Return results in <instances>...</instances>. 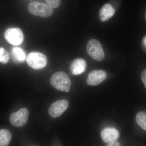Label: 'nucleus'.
I'll return each instance as SVG.
<instances>
[{
  "instance_id": "nucleus-1",
  "label": "nucleus",
  "mask_w": 146,
  "mask_h": 146,
  "mask_svg": "<svg viewBox=\"0 0 146 146\" xmlns=\"http://www.w3.org/2000/svg\"><path fill=\"white\" fill-rule=\"evenodd\" d=\"M51 84L55 89L62 92H69L70 88V79L63 72L54 73L50 78Z\"/></svg>"
},
{
  "instance_id": "nucleus-2",
  "label": "nucleus",
  "mask_w": 146,
  "mask_h": 146,
  "mask_svg": "<svg viewBox=\"0 0 146 146\" xmlns=\"http://www.w3.org/2000/svg\"><path fill=\"white\" fill-rule=\"evenodd\" d=\"M27 8L31 14L43 18L49 17L53 13L52 7L48 5L40 2H32L29 3Z\"/></svg>"
},
{
  "instance_id": "nucleus-3",
  "label": "nucleus",
  "mask_w": 146,
  "mask_h": 146,
  "mask_svg": "<svg viewBox=\"0 0 146 146\" xmlns=\"http://www.w3.org/2000/svg\"><path fill=\"white\" fill-rule=\"evenodd\" d=\"M27 63L31 68L35 70H39L46 66L48 60L44 54L39 52H32L27 56Z\"/></svg>"
},
{
  "instance_id": "nucleus-4",
  "label": "nucleus",
  "mask_w": 146,
  "mask_h": 146,
  "mask_svg": "<svg viewBox=\"0 0 146 146\" xmlns=\"http://www.w3.org/2000/svg\"><path fill=\"white\" fill-rule=\"evenodd\" d=\"M86 50L89 56L96 61H101L104 58V52L101 44L96 39L89 40L86 44Z\"/></svg>"
},
{
  "instance_id": "nucleus-5",
  "label": "nucleus",
  "mask_w": 146,
  "mask_h": 146,
  "mask_svg": "<svg viewBox=\"0 0 146 146\" xmlns=\"http://www.w3.org/2000/svg\"><path fill=\"white\" fill-rule=\"evenodd\" d=\"M4 37L7 42L14 46L21 45L24 41L23 33L19 28L7 29L5 32Z\"/></svg>"
},
{
  "instance_id": "nucleus-6",
  "label": "nucleus",
  "mask_w": 146,
  "mask_h": 146,
  "mask_svg": "<svg viewBox=\"0 0 146 146\" xmlns=\"http://www.w3.org/2000/svg\"><path fill=\"white\" fill-rule=\"evenodd\" d=\"M29 115V110L27 108H22L10 115L9 121L15 127H22L27 123Z\"/></svg>"
},
{
  "instance_id": "nucleus-7",
  "label": "nucleus",
  "mask_w": 146,
  "mask_h": 146,
  "mask_svg": "<svg viewBox=\"0 0 146 146\" xmlns=\"http://www.w3.org/2000/svg\"><path fill=\"white\" fill-rule=\"evenodd\" d=\"M69 102L67 100H62L53 103L48 109L49 114L52 117L57 118L68 109Z\"/></svg>"
},
{
  "instance_id": "nucleus-8",
  "label": "nucleus",
  "mask_w": 146,
  "mask_h": 146,
  "mask_svg": "<svg viewBox=\"0 0 146 146\" xmlns=\"http://www.w3.org/2000/svg\"><path fill=\"white\" fill-rule=\"evenodd\" d=\"M107 76V73L105 71L102 70H95L89 73L86 82L90 86H97L104 81Z\"/></svg>"
},
{
  "instance_id": "nucleus-9",
  "label": "nucleus",
  "mask_w": 146,
  "mask_h": 146,
  "mask_svg": "<svg viewBox=\"0 0 146 146\" xmlns=\"http://www.w3.org/2000/svg\"><path fill=\"white\" fill-rule=\"evenodd\" d=\"M101 136L105 143H108L115 142L119 138V132L115 128L108 127L102 131Z\"/></svg>"
},
{
  "instance_id": "nucleus-10",
  "label": "nucleus",
  "mask_w": 146,
  "mask_h": 146,
  "mask_svg": "<svg viewBox=\"0 0 146 146\" xmlns=\"http://www.w3.org/2000/svg\"><path fill=\"white\" fill-rule=\"evenodd\" d=\"M86 61L82 58H77L74 59L70 66V70L74 75L81 74L86 70Z\"/></svg>"
},
{
  "instance_id": "nucleus-11",
  "label": "nucleus",
  "mask_w": 146,
  "mask_h": 146,
  "mask_svg": "<svg viewBox=\"0 0 146 146\" xmlns=\"http://www.w3.org/2000/svg\"><path fill=\"white\" fill-rule=\"evenodd\" d=\"M115 10L111 5L107 3L103 6L100 9L99 17L102 22H105L109 20L114 16Z\"/></svg>"
},
{
  "instance_id": "nucleus-12",
  "label": "nucleus",
  "mask_w": 146,
  "mask_h": 146,
  "mask_svg": "<svg viewBox=\"0 0 146 146\" xmlns=\"http://www.w3.org/2000/svg\"><path fill=\"white\" fill-rule=\"evenodd\" d=\"M11 53L12 59L14 63H23L25 60L26 57L25 52L21 48L13 47L11 50Z\"/></svg>"
},
{
  "instance_id": "nucleus-13",
  "label": "nucleus",
  "mask_w": 146,
  "mask_h": 146,
  "mask_svg": "<svg viewBox=\"0 0 146 146\" xmlns=\"http://www.w3.org/2000/svg\"><path fill=\"white\" fill-rule=\"evenodd\" d=\"M11 140V134L7 129L0 130V146H8Z\"/></svg>"
},
{
  "instance_id": "nucleus-14",
  "label": "nucleus",
  "mask_w": 146,
  "mask_h": 146,
  "mask_svg": "<svg viewBox=\"0 0 146 146\" xmlns=\"http://www.w3.org/2000/svg\"><path fill=\"white\" fill-rule=\"evenodd\" d=\"M136 120L138 125L146 131V112H138L136 115Z\"/></svg>"
},
{
  "instance_id": "nucleus-15",
  "label": "nucleus",
  "mask_w": 146,
  "mask_h": 146,
  "mask_svg": "<svg viewBox=\"0 0 146 146\" xmlns=\"http://www.w3.org/2000/svg\"><path fill=\"white\" fill-rule=\"evenodd\" d=\"M9 54L8 52L3 47L0 48V62L3 64H6L9 60Z\"/></svg>"
},
{
  "instance_id": "nucleus-16",
  "label": "nucleus",
  "mask_w": 146,
  "mask_h": 146,
  "mask_svg": "<svg viewBox=\"0 0 146 146\" xmlns=\"http://www.w3.org/2000/svg\"><path fill=\"white\" fill-rule=\"evenodd\" d=\"M47 4L52 8L56 9L60 6L61 0H45Z\"/></svg>"
},
{
  "instance_id": "nucleus-17",
  "label": "nucleus",
  "mask_w": 146,
  "mask_h": 146,
  "mask_svg": "<svg viewBox=\"0 0 146 146\" xmlns=\"http://www.w3.org/2000/svg\"><path fill=\"white\" fill-rule=\"evenodd\" d=\"M141 79L143 83L144 84L145 86H146V69L142 72L141 75Z\"/></svg>"
},
{
  "instance_id": "nucleus-18",
  "label": "nucleus",
  "mask_w": 146,
  "mask_h": 146,
  "mask_svg": "<svg viewBox=\"0 0 146 146\" xmlns=\"http://www.w3.org/2000/svg\"><path fill=\"white\" fill-rule=\"evenodd\" d=\"M106 146H121V145L119 142L116 141L115 142L108 143Z\"/></svg>"
},
{
  "instance_id": "nucleus-19",
  "label": "nucleus",
  "mask_w": 146,
  "mask_h": 146,
  "mask_svg": "<svg viewBox=\"0 0 146 146\" xmlns=\"http://www.w3.org/2000/svg\"><path fill=\"white\" fill-rule=\"evenodd\" d=\"M143 45L144 46L146 49V35L145 36H144L143 39Z\"/></svg>"
},
{
  "instance_id": "nucleus-20",
  "label": "nucleus",
  "mask_w": 146,
  "mask_h": 146,
  "mask_svg": "<svg viewBox=\"0 0 146 146\" xmlns=\"http://www.w3.org/2000/svg\"><path fill=\"white\" fill-rule=\"evenodd\" d=\"M145 88H146V87H145Z\"/></svg>"
},
{
  "instance_id": "nucleus-21",
  "label": "nucleus",
  "mask_w": 146,
  "mask_h": 146,
  "mask_svg": "<svg viewBox=\"0 0 146 146\" xmlns=\"http://www.w3.org/2000/svg\"></svg>"
},
{
  "instance_id": "nucleus-22",
  "label": "nucleus",
  "mask_w": 146,
  "mask_h": 146,
  "mask_svg": "<svg viewBox=\"0 0 146 146\" xmlns=\"http://www.w3.org/2000/svg\"></svg>"
}]
</instances>
